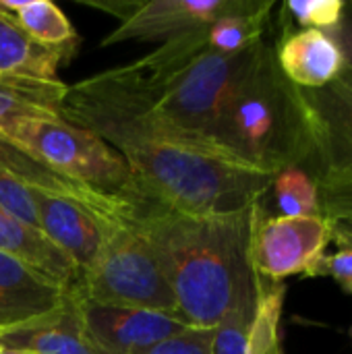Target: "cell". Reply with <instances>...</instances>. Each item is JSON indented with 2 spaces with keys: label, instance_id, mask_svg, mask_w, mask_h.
Returning <instances> with one entry per match:
<instances>
[{
  "label": "cell",
  "instance_id": "6da1fadb",
  "mask_svg": "<svg viewBox=\"0 0 352 354\" xmlns=\"http://www.w3.org/2000/svg\"><path fill=\"white\" fill-rule=\"evenodd\" d=\"M253 207L193 216L149 205L131 220L149 241L176 313L191 328L214 330L234 309L257 303V274L249 251Z\"/></svg>",
  "mask_w": 352,
  "mask_h": 354
},
{
  "label": "cell",
  "instance_id": "7a4b0ae2",
  "mask_svg": "<svg viewBox=\"0 0 352 354\" xmlns=\"http://www.w3.org/2000/svg\"><path fill=\"white\" fill-rule=\"evenodd\" d=\"M210 145L272 176L293 166H311L315 147L303 91L284 77L266 39L224 104Z\"/></svg>",
  "mask_w": 352,
  "mask_h": 354
},
{
  "label": "cell",
  "instance_id": "3957f363",
  "mask_svg": "<svg viewBox=\"0 0 352 354\" xmlns=\"http://www.w3.org/2000/svg\"><path fill=\"white\" fill-rule=\"evenodd\" d=\"M8 139L48 170L129 205L135 218L147 209L127 160L98 135L62 118H48L19 124Z\"/></svg>",
  "mask_w": 352,
  "mask_h": 354
},
{
  "label": "cell",
  "instance_id": "277c9868",
  "mask_svg": "<svg viewBox=\"0 0 352 354\" xmlns=\"http://www.w3.org/2000/svg\"><path fill=\"white\" fill-rule=\"evenodd\" d=\"M259 44L243 52H218L210 48L199 52L164 85L151 104L149 114L154 124L172 137L210 145V133L230 93L253 62Z\"/></svg>",
  "mask_w": 352,
  "mask_h": 354
},
{
  "label": "cell",
  "instance_id": "5b68a950",
  "mask_svg": "<svg viewBox=\"0 0 352 354\" xmlns=\"http://www.w3.org/2000/svg\"><path fill=\"white\" fill-rule=\"evenodd\" d=\"M73 290L87 303L176 313V301L145 234L120 220Z\"/></svg>",
  "mask_w": 352,
  "mask_h": 354
},
{
  "label": "cell",
  "instance_id": "8992f818",
  "mask_svg": "<svg viewBox=\"0 0 352 354\" xmlns=\"http://www.w3.org/2000/svg\"><path fill=\"white\" fill-rule=\"evenodd\" d=\"M332 243V222L319 218L270 216L263 201L253 207L251 218V266L268 282H284L290 276H305L326 255Z\"/></svg>",
  "mask_w": 352,
  "mask_h": 354
},
{
  "label": "cell",
  "instance_id": "52a82bcc",
  "mask_svg": "<svg viewBox=\"0 0 352 354\" xmlns=\"http://www.w3.org/2000/svg\"><path fill=\"white\" fill-rule=\"evenodd\" d=\"M303 91V89H301ZM313 135L311 170L319 185L352 180V77L303 91Z\"/></svg>",
  "mask_w": 352,
  "mask_h": 354
},
{
  "label": "cell",
  "instance_id": "ba28073f",
  "mask_svg": "<svg viewBox=\"0 0 352 354\" xmlns=\"http://www.w3.org/2000/svg\"><path fill=\"white\" fill-rule=\"evenodd\" d=\"M247 0H149L102 39V48L122 41H170L207 29L214 21L232 15Z\"/></svg>",
  "mask_w": 352,
  "mask_h": 354
},
{
  "label": "cell",
  "instance_id": "9c48e42d",
  "mask_svg": "<svg viewBox=\"0 0 352 354\" xmlns=\"http://www.w3.org/2000/svg\"><path fill=\"white\" fill-rule=\"evenodd\" d=\"M81 313L89 338L106 354H147L191 328L174 313L104 307L83 299Z\"/></svg>",
  "mask_w": 352,
  "mask_h": 354
},
{
  "label": "cell",
  "instance_id": "30bf717a",
  "mask_svg": "<svg viewBox=\"0 0 352 354\" xmlns=\"http://www.w3.org/2000/svg\"><path fill=\"white\" fill-rule=\"evenodd\" d=\"M39 232L79 270L87 272L104 249L118 218L100 214L75 199L35 189Z\"/></svg>",
  "mask_w": 352,
  "mask_h": 354
},
{
  "label": "cell",
  "instance_id": "8fae6325",
  "mask_svg": "<svg viewBox=\"0 0 352 354\" xmlns=\"http://www.w3.org/2000/svg\"><path fill=\"white\" fill-rule=\"evenodd\" d=\"M0 351L27 354H106L89 338L81 313V299L73 288L56 311L31 324L2 330Z\"/></svg>",
  "mask_w": 352,
  "mask_h": 354
},
{
  "label": "cell",
  "instance_id": "7c38bea8",
  "mask_svg": "<svg viewBox=\"0 0 352 354\" xmlns=\"http://www.w3.org/2000/svg\"><path fill=\"white\" fill-rule=\"evenodd\" d=\"M274 52L284 77L303 91L322 89L344 73V58L336 39L319 29L284 31Z\"/></svg>",
  "mask_w": 352,
  "mask_h": 354
},
{
  "label": "cell",
  "instance_id": "4fadbf2b",
  "mask_svg": "<svg viewBox=\"0 0 352 354\" xmlns=\"http://www.w3.org/2000/svg\"><path fill=\"white\" fill-rule=\"evenodd\" d=\"M27 263L0 253V332L31 324L56 311L68 297Z\"/></svg>",
  "mask_w": 352,
  "mask_h": 354
},
{
  "label": "cell",
  "instance_id": "5bb4252c",
  "mask_svg": "<svg viewBox=\"0 0 352 354\" xmlns=\"http://www.w3.org/2000/svg\"><path fill=\"white\" fill-rule=\"evenodd\" d=\"M0 170L12 174L27 187L75 199L100 214H106V216H112L118 220H127V222H131L135 218V214L129 205H124L116 199H110L106 195H100L91 189H85L60 174L48 170L39 162H35L27 151H23L19 145H15L10 139H6L2 135H0Z\"/></svg>",
  "mask_w": 352,
  "mask_h": 354
},
{
  "label": "cell",
  "instance_id": "9a60e30c",
  "mask_svg": "<svg viewBox=\"0 0 352 354\" xmlns=\"http://www.w3.org/2000/svg\"><path fill=\"white\" fill-rule=\"evenodd\" d=\"M0 253L17 257L56 286L73 288L79 280V270L56 245L4 209H0Z\"/></svg>",
  "mask_w": 352,
  "mask_h": 354
},
{
  "label": "cell",
  "instance_id": "2e32d148",
  "mask_svg": "<svg viewBox=\"0 0 352 354\" xmlns=\"http://www.w3.org/2000/svg\"><path fill=\"white\" fill-rule=\"evenodd\" d=\"M68 91L60 79H4L0 81V135L10 137L12 131L27 120L62 118L60 108Z\"/></svg>",
  "mask_w": 352,
  "mask_h": 354
},
{
  "label": "cell",
  "instance_id": "e0dca14e",
  "mask_svg": "<svg viewBox=\"0 0 352 354\" xmlns=\"http://www.w3.org/2000/svg\"><path fill=\"white\" fill-rule=\"evenodd\" d=\"M71 52L35 44L6 12L0 10V81L37 79L56 81L58 66Z\"/></svg>",
  "mask_w": 352,
  "mask_h": 354
},
{
  "label": "cell",
  "instance_id": "ac0fdd59",
  "mask_svg": "<svg viewBox=\"0 0 352 354\" xmlns=\"http://www.w3.org/2000/svg\"><path fill=\"white\" fill-rule=\"evenodd\" d=\"M0 10L44 48L71 52L77 44L73 23L50 0H0Z\"/></svg>",
  "mask_w": 352,
  "mask_h": 354
},
{
  "label": "cell",
  "instance_id": "d6986e66",
  "mask_svg": "<svg viewBox=\"0 0 352 354\" xmlns=\"http://www.w3.org/2000/svg\"><path fill=\"white\" fill-rule=\"evenodd\" d=\"M274 10L272 0H247L232 15L207 27V48L218 52H243L266 39V27Z\"/></svg>",
  "mask_w": 352,
  "mask_h": 354
},
{
  "label": "cell",
  "instance_id": "ffe728a7",
  "mask_svg": "<svg viewBox=\"0 0 352 354\" xmlns=\"http://www.w3.org/2000/svg\"><path fill=\"white\" fill-rule=\"evenodd\" d=\"M278 216L290 218H319L322 209L319 180L309 166H293L274 174L272 189Z\"/></svg>",
  "mask_w": 352,
  "mask_h": 354
},
{
  "label": "cell",
  "instance_id": "44dd1931",
  "mask_svg": "<svg viewBox=\"0 0 352 354\" xmlns=\"http://www.w3.org/2000/svg\"><path fill=\"white\" fill-rule=\"evenodd\" d=\"M344 2L346 0H286L280 10L282 29H319L332 33L342 19Z\"/></svg>",
  "mask_w": 352,
  "mask_h": 354
},
{
  "label": "cell",
  "instance_id": "7402d4cb",
  "mask_svg": "<svg viewBox=\"0 0 352 354\" xmlns=\"http://www.w3.org/2000/svg\"><path fill=\"white\" fill-rule=\"evenodd\" d=\"M0 209L15 216L23 224L39 230L37 205H35V189L27 187L12 174L0 170Z\"/></svg>",
  "mask_w": 352,
  "mask_h": 354
},
{
  "label": "cell",
  "instance_id": "603a6c76",
  "mask_svg": "<svg viewBox=\"0 0 352 354\" xmlns=\"http://www.w3.org/2000/svg\"><path fill=\"white\" fill-rule=\"evenodd\" d=\"M303 278H330L344 295L352 297V245L322 255Z\"/></svg>",
  "mask_w": 352,
  "mask_h": 354
},
{
  "label": "cell",
  "instance_id": "cb8c5ba5",
  "mask_svg": "<svg viewBox=\"0 0 352 354\" xmlns=\"http://www.w3.org/2000/svg\"><path fill=\"white\" fill-rule=\"evenodd\" d=\"M214 330L189 328L183 334L158 344L147 354H212Z\"/></svg>",
  "mask_w": 352,
  "mask_h": 354
},
{
  "label": "cell",
  "instance_id": "d4e9b609",
  "mask_svg": "<svg viewBox=\"0 0 352 354\" xmlns=\"http://www.w3.org/2000/svg\"><path fill=\"white\" fill-rule=\"evenodd\" d=\"M319 197L328 218H352V180L319 185Z\"/></svg>",
  "mask_w": 352,
  "mask_h": 354
},
{
  "label": "cell",
  "instance_id": "484cf974",
  "mask_svg": "<svg viewBox=\"0 0 352 354\" xmlns=\"http://www.w3.org/2000/svg\"><path fill=\"white\" fill-rule=\"evenodd\" d=\"M344 58V73L352 77V0L344 2V10H342V19L338 23V27L330 33Z\"/></svg>",
  "mask_w": 352,
  "mask_h": 354
},
{
  "label": "cell",
  "instance_id": "4316f807",
  "mask_svg": "<svg viewBox=\"0 0 352 354\" xmlns=\"http://www.w3.org/2000/svg\"><path fill=\"white\" fill-rule=\"evenodd\" d=\"M332 222V243L338 247L352 245V218H330Z\"/></svg>",
  "mask_w": 352,
  "mask_h": 354
},
{
  "label": "cell",
  "instance_id": "83f0119b",
  "mask_svg": "<svg viewBox=\"0 0 352 354\" xmlns=\"http://www.w3.org/2000/svg\"><path fill=\"white\" fill-rule=\"evenodd\" d=\"M270 354H284V351H282V344L274 346V348H272V353H270Z\"/></svg>",
  "mask_w": 352,
  "mask_h": 354
},
{
  "label": "cell",
  "instance_id": "f1b7e54d",
  "mask_svg": "<svg viewBox=\"0 0 352 354\" xmlns=\"http://www.w3.org/2000/svg\"><path fill=\"white\" fill-rule=\"evenodd\" d=\"M0 354H27V353H15V351H0Z\"/></svg>",
  "mask_w": 352,
  "mask_h": 354
},
{
  "label": "cell",
  "instance_id": "f546056e",
  "mask_svg": "<svg viewBox=\"0 0 352 354\" xmlns=\"http://www.w3.org/2000/svg\"><path fill=\"white\" fill-rule=\"evenodd\" d=\"M349 334H351V338H352V326H351V330H349Z\"/></svg>",
  "mask_w": 352,
  "mask_h": 354
}]
</instances>
